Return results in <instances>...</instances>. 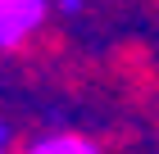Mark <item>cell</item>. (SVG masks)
Listing matches in <instances>:
<instances>
[{"label":"cell","instance_id":"obj_1","mask_svg":"<svg viewBox=\"0 0 159 154\" xmlns=\"http://www.w3.org/2000/svg\"><path fill=\"white\" fill-rule=\"evenodd\" d=\"M41 18H46V0H0V46H23L41 27Z\"/></svg>","mask_w":159,"mask_h":154},{"label":"cell","instance_id":"obj_2","mask_svg":"<svg viewBox=\"0 0 159 154\" xmlns=\"http://www.w3.org/2000/svg\"><path fill=\"white\" fill-rule=\"evenodd\" d=\"M27 154H100V150L86 141V136H50V141L32 145Z\"/></svg>","mask_w":159,"mask_h":154}]
</instances>
